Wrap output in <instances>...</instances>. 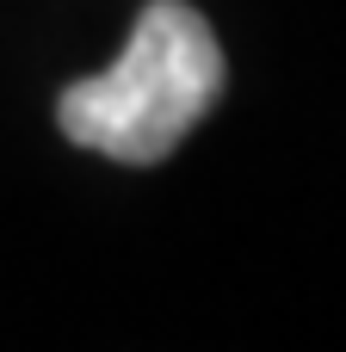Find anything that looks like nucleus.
Segmentation results:
<instances>
[{"label": "nucleus", "mask_w": 346, "mask_h": 352, "mask_svg": "<svg viewBox=\"0 0 346 352\" xmlns=\"http://www.w3.org/2000/svg\"><path fill=\"white\" fill-rule=\"evenodd\" d=\"M217 93L223 50L204 12L186 0H149L130 25L124 56L56 99V124L74 148L111 155L124 167H155L186 142V130L217 105Z\"/></svg>", "instance_id": "obj_1"}]
</instances>
